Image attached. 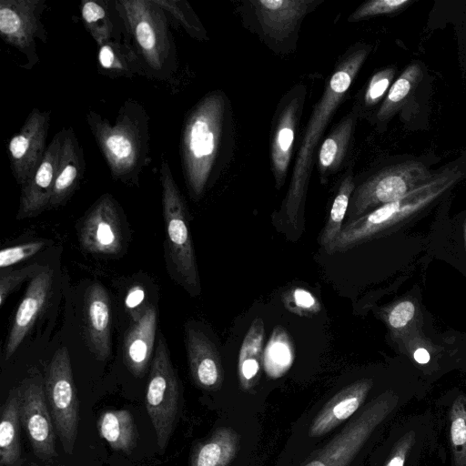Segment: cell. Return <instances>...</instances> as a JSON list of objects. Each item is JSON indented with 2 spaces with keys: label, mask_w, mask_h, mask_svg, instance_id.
I'll return each mask as SVG.
<instances>
[{
  "label": "cell",
  "mask_w": 466,
  "mask_h": 466,
  "mask_svg": "<svg viewBox=\"0 0 466 466\" xmlns=\"http://www.w3.org/2000/svg\"><path fill=\"white\" fill-rule=\"evenodd\" d=\"M369 53L370 48L367 46H360L344 56L337 65L319 101L312 111L298 151L290 184L282 207V215L286 223L295 228L298 227L299 218L303 216L316 146Z\"/></svg>",
  "instance_id": "6da1fadb"
},
{
  "label": "cell",
  "mask_w": 466,
  "mask_h": 466,
  "mask_svg": "<svg viewBox=\"0 0 466 466\" xmlns=\"http://www.w3.org/2000/svg\"><path fill=\"white\" fill-rule=\"evenodd\" d=\"M86 120L112 178L138 186L141 172L151 162L146 108L128 98L119 107L114 123L93 110L86 113Z\"/></svg>",
  "instance_id": "7a4b0ae2"
},
{
  "label": "cell",
  "mask_w": 466,
  "mask_h": 466,
  "mask_svg": "<svg viewBox=\"0 0 466 466\" xmlns=\"http://www.w3.org/2000/svg\"><path fill=\"white\" fill-rule=\"evenodd\" d=\"M227 100L220 91L204 96L187 115L180 157L191 196L200 198L218 170L227 124Z\"/></svg>",
  "instance_id": "3957f363"
},
{
  "label": "cell",
  "mask_w": 466,
  "mask_h": 466,
  "mask_svg": "<svg viewBox=\"0 0 466 466\" xmlns=\"http://www.w3.org/2000/svg\"><path fill=\"white\" fill-rule=\"evenodd\" d=\"M466 177V159L454 160L435 172L425 185L403 198L347 222L329 249L345 252L424 209Z\"/></svg>",
  "instance_id": "277c9868"
},
{
  "label": "cell",
  "mask_w": 466,
  "mask_h": 466,
  "mask_svg": "<svg viewBox=\"0 0 466 466\" xmlns=\"http://www.w3.org/2000/svg\"><path fill=\"white\" fill-rule=\"evenodd\" d=\"M115 3L146 76L158 81L171 79L177 69V56L166 12L155 0Z\"/></svg>",
  "instance_id": "5b68a950"
},
{
  "label": "cell",
  "mask_w": 466,
  "mask_h": 466,
  "mask_svg": "<svg viewBox=\"0 0 466 466\" xmlns=\"http://www.w3.org/2000/svg\"><path fill=\"white\" fill-rule=\"evenodd\" d=\"M159 180L168 262L181 285L196 295L199 293L200 284L187 209L166 159L160 164Z\"/></svg>",
  "instance_id": "8992f818"
},
{
  "label": "cell",
  "mask_w": 466,
  "mask_h": 466,
  "mask_svg": "<svg viewBox=\"0 0 466 466\" xmlns=\"http://www.w3.org/2000/svg\"><path fill=\"white\" fill-rule=\"evenodd\" d=\"M434 174L422 161L415 159L381 169L355 188L349 205L347 222L403 198L428 183Z\"/></svg>",
  "instance_id": "52a82bcc"
},
{
  "label": "cell",
  "mask_w": 466,
  "mask_h": 466,
  "mask_svg": "<svg viewBox=\"0 0 466 466\" xmlns=\"http://www.w3.org/2000/svg\"><path fill=\"white\" fill-rule=\"evenodd\" d=\"M180 398L179 380L166 341L159 335L150 367L145 403L161 451L167 446L176 428Z\"/></svg>",
  "instance_id": "ba28073f"
},
{
  "label": "cell",
  "mask_w": 466,
  "mask_h": 466,
  "mask_svg": "<svg viewBox=\"0 0 466 466\" xmlns=\"http://www.w3.org/2000/svg\"><path fill=\"white\" fill-rule=\"evenodd\" d=\"M398 401L399 397L392 391L378 396L324 447L313 453L303 466H349Z\"/></svg>",
  "instance_id": "9c48e42d"
},
{
  "label": "cell",
  "mask_w": 466,
  "mask_h": 466,
  "mask_svg": "<svg viewBox=\"0 0 466 466\" xmlns=\"http://www.w3.org/2000/svg\"><path fill=\"white\" fill-rule=\"evenodd\" d=\"M46 395L63 450L72 454L78 432L80 406L67 349L56 351L46 377Z\"/></svg>",
  "instance_id": "30bf717a"
},
{
  "label": "cell",
  "mask_w": 466,
  "mask_h": 466,
  "mask_svg": "<svg viewBox=\"0 0 466 466\" xmlns=\"http://www.w3.org/2000/svg\"><path fill=\"white\" fill-rule=\"evenodd\" d=\"M46 0H1L0 36L25 57L23 67L31 70L39 63L36 40L46 44L47 34L41 21Z\"/></svg>",
  "instance_id": "8fae6325"
},
{
  "label": "cell",
  "mask_w": 466,
  "mask_h": 466,
  "mask_svg": "<svg viewBox=\"0 0 466 466\" xmlns=\"http://www.w3.org/2000/svg\"><path fill=\"white\" fill-rule=\"evenodd\" d=\"M20 388V420L33 452L40 460H51L57 455L56 429L41 377L26 378Z\"/></svg>",
  "instance_id": "7c38bea8"
},
{
  "label": "cell",
  "mask_w": 466,
  "mask_h": 466,
  "mask_svg": "<svg viewBox=\"0 0 466 466\" xmlns=\"http://www.w3.org/2000/svg\"><path fill=\"white\" fill-rule=\"evenodd\" d=\"M50 119L49 110L34 107L8 142L12 174L21 186L32 177L45 156Z\"/></svg>",
  "instance_id": "4fadbf2b"
},
{
  "label": "cell",
  "mask_w": 466,
  "mask_h": 466,
  "mask_svg": "<svg viewBox=\"0 0 466 466\" xmlns=\"http://www.w3.org/2000/svg\"><path fill=\"white\" fill-rule=\"evenodd\" d=\"M80 242L96 254H116L122 248L120 217L116 202L109 194L101 196L83 220Z\"/></svg>",
  "instance_id": "5bb4252c"
},
{
  "label": "cell",
  "mask_w": 466,
  "mask_h": 466,
  "mask_svg": "<svg viewBox=\"0 0 466 466\" xmlns=\"http://www.w3.org/2000/svg\"><path fill=\"white\" fill-rule=\"evenodd\" d=\"M65 127L56 133L32 177L21 186L17 219L36 216L50 208Z\"/></svg>",
  "instance_id": "9a60e30c"
},
{
  "label": "cell",
  "mask_w": 466,
  "mask_h": 466,
  "mask_svg": "<svg viewBox=\"0 0 466 466\" xmlns=\"http://www.w3.org/2000/svg\"><path fill=\"white\" fill-rule=\"evenodd\" d=\"M304 93L297 89L286 96L278 111L271 141V164L276 187H281L287 177L293 152L294 136L299 118Z\"/></svg>",
  "instance_id": "2e32d148"
},
{
  "label": "cell",
  "mask_w": 466,
  "mask_h": 466,
  "mask_svg": "<svg viewBox=\"0 0 466 466\" xmlns=\"http://www.w3.org/2000/svg\"><path fill=\"white\" fill-rule=\"evenodd\" d=\"M186 349L194 383L206 390H218L224 381V369L214 343L199 329L187 325Z\"/></svg>",
  "instance_id": "e0dca14e"
},
{
  "label": "cell",
  "mask_w": 466,
  "mask_h": 466,
  "mask_svg": "<svg viewBox=\"0 0 466 466\" xmlns=\"http://www.w3.org/2000/svg\"><path fill=\"white\" fill-rule=\"evenodd\" d=\"M53 283V271L46 268L33 278L15 312L5 346L7 360L20 346L45 306Z\"/></svg>",
  "instance_id": "ac0fdd59"
},
{
  "label": "cell",
  "mask_w": 466,
  "mask_h": 466,
  "mask_svg": "<svg viewBox=\"0 0 466 466\" xmlns=\"http://www.w3.org/2000/svg\"><path fill=\"white\" fill-rule=\"evenodd\" d=\"M258 23L265 35L281 39L291 34L296 25L313 8L312 0H252Z\"/></svg>",
  "instance_id": "d6986e66"
},
{
  "label": "cell",
  "mask_w": 466,
  "mask_h": 466,
  "mask_svg": "<svg viewBox=\"0 0 466 466\" xmlns=\"http://www.w3.org/2000/svg\"><path fill=\"white\" fill-rule=\"evenodd\" d=\"M372 384V380L361 379L339 390L314 418L309 435L319 437L347 420L364 402Z\"/></svg>",
  "instance_id": "ffe728a7"
},
{
  "label": "cell",
  "mask_w": 466,
  "mask_h": 466,
  "mask_svg": "<svg viewBox=\"0 0 466 466\" xmlns=\"http://www.w3.org/2000/svg\"><path fill=\"white\" fill-rule=\"evenodd\" d=\"M86 169L84 153L72 127H65L50 208L65 204L78 187Z\"/></svg>",
  "instance_id": "44dd1931"
},
{
  "label": "cell",
  "mask_w": 466,
  "mask_h": 466,
  "mask_svg": "<svg viewBox=\"0 0 466 466\" xmlns=\"http://www.w3.org/2000/svg\"><path fill=\"white\" fill-rule=\"evenodd\" d=\"M85 320L93 352L99 360H106L111 353V308L108 294L99 284L86 291Z\"/></svg>",
  "instance_id": "7402d4cb"
},
{
  "label": "cell",
  "mask_w": 466,
  "mask_h": 466,
  "mask_svg": "<svg viewBox=\"0 0 466 466\" xmlns=\"http://www.w3.org/2000/svg\"><path fill=\"white\" fill-rule=\"evenodd\" d=\"M157 328L154 307L145 309L142 316L133 322L123 346V360L128 370L137 378L146 373L152 356Z\"/></svg>",
  "instance_id": "603a6c76"
},
{
  "label": "cell",
  "mask_w": 466,
  "mask_h": 466,
  "mask_svg": "<svg viewBox=\"0 0 466 466\" xmlns=\"http://www.w3.org/2000/svg\"><path fill=\"white\" fill-rule=\"evenodd\" d=\"M80 12L84 26L97 46L108 41H130L115 0H83Z\"/></svg>",
  "instance_id": "cb8c5ba5"
},
{
  "label": "cell",
  "mask_w": 466,
  "mask_h": 466,
  "mask_svg": "<svg viewBox=\"0 0 466 466\" xmlns=\"http://www.w3.org/2000/svg\"><path fill=\"white\" fill-rule=\"evenodd\" d=\"M20 386L13 388L1 410L0 420V464L22 466V447L19 436Z\"/></svg>",
  "instance_id": "d4e9b609"
},
{
  "label": "cell",
  "mask_w": 466,
  "mask_h": 466,
  "mask_svg": "<svg viewBox=\"0 0 466 466\" xmlns=\"http://www.w3.org/2000/svg\"><path fill=\"white\" fill-rule=\"evenodd\" d=\"M239 441V435L232 428L217 429L194 447L189 466H228L238 454Z\"/></svg>",
  "instance_id": "484cf974"
},
{
  "label": "cell",
  "mask_w": 466,
  "mask_h": 466,
  "mask_svg": "<svg viewBox=\"0 0 466 466\" xmlns=\"http://www.w3.org/2000/svg\"><path fill=\"white\" fill-rule=\"evenodd\" d=\"M97 69L111 78L146 76L140 59L131 41H108L98 46Z\"/></svg>",
  "instance_id": "4316f807"
},
{
  "label": "cell",
  "mask_w": 466,
  "mask_h": 466,
  "mask_svg": "<svg viewBox=\"0 0 466 466\" xmlns=\"http://www.w3.org/2000/svg\"><path fill=\"white\" fill-rule=\"evenodd\" d=\"M264 334V322L256 318L244 337L238 354V374L243 390L253 389L260 380Z\"/></svg>",
  "instance_id": "83f0119b"
},
{
  "label": "cell",
  "mask_w": 466,
  "mask_h": 466,
  "mask_svg": "<svg viewBox=\"0 0 466 466\" xmlns=\"http://www.w3.org/2000/svg\"><path fill=\"white\" fill-rule=\"evenodd\" d=\"M357 114L351 111L322 142L318 155V167L321 183L339 168L353 134Z\"/></svg>",
  "instance_id": "f1b7e54d"
},
{
  "label": "cell",
  "mask_w": 466,
  "mask_h": 466,
  "mask_svg": "<svg viewBox=\"0 0 466 466\" xmlns=\"http://www.w3.org/2000/svg\"><path fill=\"white\" fill-rule=\"evenodd\" d=\"M96 427L100 437L114 451L130 454L136 448L137 432L129 410H104L96 420Z\"/></svg>",
  "instance_id": "f546056e"
},
{
  "label": "cell",
  "mask_w": 466,
  "mask_h": 466,
  "mask_svg": "<svg viewBox=\"0 0 466 466\" xmlns=\"http://www.w3.org/2000/svg\"><path fill=\"white\" fill-rule=\"evenodd\" d=\"M422 77V68L418 63L408 66L390 86L376 118L378 123L388 122L408 101Z\"/></svg>",
  "instance_id": "4dcf8cb0"
},
{
  "label": "cell",
  "mask_w": 466,
  "mask_h": 466,
  "mask_svg": "<svg viewBox=\"0 0 466 466\" xmlns=\"http://www.w3.org/2000/svg\"><path fill=\"white\" fill-rule=\"evenodd\" d=\"M354 190L353 176L349 173L341 180L319 237V243L328 253L342 230L343 221Z\"/></svg>",
  "instance_id": "1f68e13d"
},
{
  "label": "cell",
  "mask_w": 466,
  "mask_h": 466,
  "mask_svg": "<svg viewBox=\"0 0 466 466\" xmlns=\"http://www.w3.org/2000/svg\"><path fill=\"white\" fill-rule=\"evenodd\" d=\"M293 361V348L284 329L278 327L271 335L264 354V363L271 377L282 375Z\"/></svg>",
  "instance_id": "d6a6232c"
},
{
  "label": "cell",
  "mask_w": 466,
  "mask_h": 466,
  "mask_svg": "<svg viewBox=\"0 0 466 466\" xmlns=\"http://www.w3.org/2000/svg\"><path fill=\"white\" fill-rule=\"evenodd\" d=\"M450 437L455 466H466V396H458L451 408Z\"/></svg>",
  "instance_id": "836d02e7"
},
{
  "label": "cell",
  "mask_w": 466,
  "mask_h": 466,
  "mask_svg": "<svg viewBox=\"0 0 466 466\" xmlns=\"http://www.w3.org/2000/svg\"><path fill=\"white\" fill-rule=\"evenodd\" d=\"M167 16L177 22L182 28L198 40L208 39L207 32L189 4L185 0H155Z\"/></svg>",
  "instance_id": "e575fe53"
},
{
  "label": "cell",
  "mask_w": 466,
  "mask_h": 466,
  "mask_svg": "<svg viewBox=\"0 0 466 466\" xmlns=\"http://www.w3.org/2000/svg\"><path fill=\"white\" fill-rule=\"evenodd\" d=\"M286 308L299 316H315L320 310V304L314 295L303 288H294L284 293Z\"/></svg>",
  "instance_id": "d590c367"
},
{
  "label": "cell",
  "mask_w": 466,
  "mask_h": 466,
  "mask_svg": "<svg viewBox=\"0 0 466 466\" xmlns=\"http://www.w3.org/2000/svg\"><path fill=\"white\" fill-rule=\"evenodd\" d=\"M412 3V0L369 1L355 10L349 17V21L357 22L373 16L393 14L406 8Z\"/></svg>",
  "instance_id": "8d00e7d4"
},
{
  "label": "cell",
  "mask_w": 466,
  "mask_h": 466,
  "mask_svg": "<svg viewBox=\"0 0 466 466\" xmlns=\"http://www.w3.org/2000/svg\"><path fill=\"white\" fill-rule=\"evenodd\" d=\"M46 268L33 264L19 269H2L0 274V306L2 307L7 297L21 283L28 279L35 278Z\"/></svg>",
  "instance_id": "74e56055"
},
{
  "label": "cell",
  "mask_w": 466,
  "mask_h": 466,
  "mask_svg": "<svg viewBox=\"0 0 466 466\" xmlns=\"http://www.w3.org/2000/svg\"><path fill=\"white\" fill-rule=\"evenodd\" d=\"M46 245V241L37 240L3 248L0 251V268H7L29 258L38 253Z\"/></svg>",
  "instance_id": "f35d334b"
},
{
  "label": "cell",
  "mask_w": 466,
  "mask_h": 466,
  "mask_svg": "<svg viewBox=\"0 0 466 466\" xmlns=\"http://www.w3.org/2000/svg\"><path fill=\"white\" fill-rule=\"evenodd\" d=\"M395 76L393 67H387L378 71L370 78L364 94V104L372 106L378 104L390 87Z\"/></svg>",
  "instance_id": "ab89813d"
},
{
  "label": "cell",
  "mask_w": 466,
  "mask_h": 466,
  "mask_svg": "<svg viewBox=\"0 0 466 466\" xmlns=\"http://www.w3.org/2000/svg\"><path fill=\"white\" fill-rule=\"evenodd\" d=\"M415 315V306L410 300L396 304L387 314V322L392 329L405 327Z\"/></svg>",
  "instance_id": "60d3db41"
},
{
  "label": "cell",
  "mask_w": 466,
  "mask_h": 466,
  "mask_svg": "<svg viewBox=\"0 0 466 466\" xmlns=\"http://www.w3.org/2000/svg\"><path fill=\"white\" fill-rule=\"evenodd\" d=\"M413 431L407 432L393 449L385 466H404L406 458L414 442Z\"/></svg>",
  "instance_id": "b9f144b4"
},
{
  "label": "cell",
  "mask_w": 466,
  "mask_h": 466,
  "mask_svg": "<svg viewBox=\"0 0 466 466\" xmlns=\"http://www.w3.org/2000/svg\"><path fill=\"white\" fill-rule=\"evenodd\" d=\"M145 289L142 286L136 285L130 288L125 298V306L130 312L133 319V322L137 321L143 314L144 309H141V305L145 299Z\"/></svg>",
  "instance_id": "7bdbcfd3"
},
{
  "label": "cell",
  "mask_w": 466,
  "mask_h": 466,
  "mask_svg": "<svg viewBox=\"0 0 466 466\" xmlns=\"http://www.w3.org/2000/svg\"><path fill=\"white\" fill-rule=\"evenodd\" d=\"M413 358L416 360V362L420 364H426L430 361L431 355L426 349L419 348L414 351Z\"/></svg>",
  "instance_id": "ee69618b"
},
{
  "label": "cell",
  "mask_w": 466,
  "mask_h": 466,
  "mask_svg": "<svg viewBox=\"0 0 466 466\" xmlns=\"http://www.w3.org/2000/svg\"><path fill=\"white\" fill-rule=\"evenodd\" d=\"M46 466H66V465H46Z\"/></svg>",
  "instance_id": "f6af8a7d"
},
{
  "label": "cell",
  "mask_w": 466,
  "mask_h": 466,
  "mask_svg": "<svg viewBox=\"0 0 466 466\" xmlns=\"http://www.w3.org/2000/svg\"><path fill=\"white\" fill-rule=\"evenodd\" d=\"M466 226V225H465ZM465 242H466V227H465Z\"/></svg>",
  "instance_id": "bcb514c9"
}]
</instances>
